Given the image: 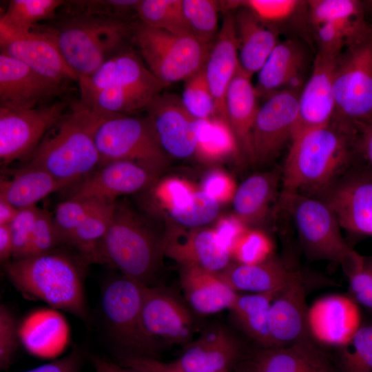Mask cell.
Wrapping results in <instances>:
<instances>
[{
	"mask_svg": "<svg viewBox=\"0 0 372 372\" xmlns=\"http://www.w3.org/2000/svg\"><path fill=\"white\" fill-rule=\"evenodd\" d=\"M104 115L74 103L47 132L26 165L43 169L67 187L76 185L99 165L94 135Z\"/></svg>",
	"mask_w": 372,
	"mask_h": 372,
	"instance_id": "6da1fadb",
	"label": "cell"
},
{
	"mask_svg": "<svg viewBox=\"0 0 372 372\" xmlns=\"http://www.w3.org/2000/svg\"><path fill=\"white\" fill-rule=\"evenodd\" d=\"M83 263L54 250L10 260L3 268L12 285L26 296L85 319Z\"/></svg>",
	"mask_w": 372,
	"mask_h": 372,
	"instance_id": "7a4b0ae2",
	"label": "cell"
},
{
	"mask_svg": "<svg viewBox=\"0 0 372 372\" xmlns=\"http://www.w3.org/2000/svg\"><path fill=\"white\" fill-rule=\"evenodd\" d=\"M351 136L331 124L294 136L282 169V193L325 191L351 160Z\"/></svg>",
	"mask_w": 372,
	"mask_h": 372,
	"instance_id": "3957f363",
	"label": "cell"
},
{
	"mask_svg": "<svg viewBox=\"0 0 372 372\" xmlns=\"http://www.w3.org/2000/svg\"><path fill=\"white\" fill-rule=\"evenodd\" d=\"M133 23L73 14L43 29L79 78L90 76L107 60L130 49L126 45L127 41L132 42Z\"/></svg>",
	"mask_w": 372,
	"mask_h": 372,
	"instance_id": "277c9868",
	"label": "cell"
},
{
	"mask_svg": "<svg viewBox=\"0 0 372 372\" xmlns=\"http://www.w3.org/2000/svg\"><path fill=\"white\" fill-rule=\"evenodd\" d=\"M102 254L103 264L148 286L164 256L163 237L132 208L116 202Z\"/></svg>",
	"mask_w": 372,
	"mask_h": 372,
	"instance_id": "5b68a950",
	"label": "cell"
},
{
	"mask_svg": "<svg viewBox=\"0 0 372 372\" xmlns=\"http://www.w3.org/2000/svg\"><path fill=\"white\" fill-rule=\"evenodd\" d=\"M132 43L147 68L168 86L186 81L205 65L211 46L192 34H177L133 23Z\"/></svg>",
	"mask_w": 372,
	"mask_h": 372,
	"instance_id": "8992f818",
	"label": "cell"
},
{
	"mask_svg": "<svg viewBox=\"0 0 372 372\" xmlns=\"http://www.w3.org/2000/svg\"><path fill=\"white\" fill-rule=\"evenodd\" d=\"M280 198L310 258L338 262L344 271L353 265L360 254L348 246L334 213L322 200L300 193H282Z\"/></svg>",
	"mask_w": 372,
	"mask_h": 372,
	"instance_id": "52a82bcc",
	"label": "cell"
},
{
	"mask_svg": "<svg viewBox=\"0 0 372 372\" xmlns=\"http://www.w3.org/2000/svg\"><path fill=\"white\" fill-rule=\"evenodd\" d=\"M94 138L100 157L99 167L127 161L161 174L168 165L169 156L161 147L147 116L105 114Z\"/></svg>",
	"mask_w": 372,
	"mask_h": 372,
	"instance_id": "ba28073f",
	"label": "cell"
},
{
	"mask_svg": "<svg viewBox=\"0 0 372 372\" xmlns=\"http://www.w3.org/2000/svg\"><path fill=\"white\" fill-rule=\"evenodd\" d=\"M335 126L353 136L355 125L372 119V34L348 45L333 80Z\"/></svg>",
	"mask_w": 372,
	"mask_h": 372,
	"instance_id": "9c48e42d",
	"label": "cell"
},
{
	"mask_svg": "<svg viewBox=\"0 0 372 372\" xmlns=\"http://www.w3.org/2000/svg\"><path fill=\"white\" fill-rule=\"evenodd\" d=\"M145 286L121 275L110 280L102 291L105 320L113 338L127 352L125 356L156 358L158 342L146 333L141 320Z\"/></svg>",
	"mask_w": 372,
	"mask_h": 372,
	"instance_id": "30bf717a",
	"label": "cell"
},
{
	"mask_svg": "<svg viewBox=\"0 0 372 372\" xmlns=\"http://www.w3.org/2000/svg\"><path fill=\"white\" fill-rule=\"evenodd\" d=\"M68 104L58 101L31 109L0 107V160L3 165L28 160L47 132L67 112Z\"/></svg>",
	"mask_w": 372,
	"mask_h": 372,
	"instance_id": "8fae6325",
	"label": "cell"
},
{
	"mask_svg": "<svg viewBox=\"0 0 372 372\" xmlns=\"http://www.w3.org/2000/svg\"><path fill=\"white\" fill-rule=\"evenodd\" d=\"M299 92L281 90L259 107L252 132L254 162L273 158L292 140L298 119Z\"/></svg>",
	"mask_w": 372,
	"mask_h": 372,
	"instance_id": "7c38bea8",
	"label": "cell"
},
{
	"mask_svg": "<svg viewBox=\"0 0 372 372\" xmlns=\"http://www.w3.org/2000/svg\"><path fill=\"white\" fill-rule=\"evenodd\" d=\"M145 111L168 156L185 159L196 154L197 119L187 112L180 96L161 92L150 101Z\"/></svg>",
	"mask_w": 372,
	"mask_h": 372,
	"instance_id": "4fadbf2b",
	"label": "cell"
},
{
	"mask_svg": "<svg viewBox=\"0 0 372 372\" xmlns=\"http://www.w3.org/2000/svg\"><path fill=\"white\" fill-rule=\"evenodd\" d=\"M78 82L80 97L97 90L111 89L154 98L167 87L132 49L110 59L90 76L79 77Z\"/></svg>",
	"mask_w": 372,
	"mask_h": 372,
	"instance_id": "5bb4252c",
	"label": "cell"
},
{
	"mask_svg": "<svg viewBox=\"0 0 372 372\" xmlns=\"http://www.w3.org/2000/svg\"><path fill=\"white\" fill-rule=\"evenodd\" d=\"M163 241L164 256L180 266H196L217 273L230 264L231 253L220 242L214 229L187 228L169 223Z\"/></svg>",
	"mask_w": 372,
	"mask_h": 372,
	"instance_id": "9a60e30c",
	"label": "cell"
},
{
	"mask_svg": "<svg viewBox=\"0 0 372 372\" xmlns=\"http://www.w3.org/2000/svg\"><path fill=\"white\" fill-rule=\"evenodd\" d=\"M159 176L160 174L134 162L112 161L97 167L72 186L69 198L116 202L120 196L144 192Z\"/></svg>",
	"mask_w": 372,
	"mask_h": 372,
	"instance_id": "2e32d148",
	"label": "cell"
},
{
	"mask_svg": "<svg viewBox=\"0 0 372 372\" xmlns=\"http://www.w3.org/2000/svg\"><path fill=\"white\" fill-rule=\"evenodd\" d=\"M340 226L359 234L372 235V170L359 169L322 192Z\"/></svg>",
	"mask_w": 372,
	"mask_h": 372,
	"instance_id": "e0dca14e",
	"label": "cell"
},
{
	"mask_svg": "<svg viewBox=\"0 0 372 372\" xmlns=\"http://www.w3.org/2000/svg\"><path fill=\"white\" fill-rule=\"evenodd\" d=\"M141 320L146 333L156 342L186 345L194 333L188 308L174 294L160 287L145 286Z\"/></svg>",
	"mask_w": 372,
	"mask_h": 372,
	"instance_id": "ac0fdd59",
	"label": "cell"
},
{
	"mask_svg": "<svg viewBox=\"0 0 372 372\" xmlns=\"http://www.w3.org/2000/svg\"><path fill=\"white\" fill-rule=\"evenodd\" d=\"M1 52L23 62L41 75L65 84L78 81L56 42L43 28L24 33L0 34Z\"/></svg>",
	"mask_w": 372,
	"mask_h": 372,
	"instance_id": "d6986e66",
	"label": "cell"
},
{
	"mask_svg": "<svg viewBox=\"0 0 372 372\" xmlns=\"http://www.w3.org/2000/svg\"><path fill=\"white\" fill-rule=\"evenodd\" d=\"M63 85L1 52L0 107L25 110L46 104L61 93Z\"/></svg>",
	"mask_w": 372,
	"mask_h": 372,
	"instance_id": "ffe728a7",
	"label": "cell"
},
{
	"mask_svg": "<svg viewBox=\"0 0 372 372\" xmlns=\"http://www.w3.org/2000/svg\"><path fill=\"white\" fill-rule=\"evenodd\" d=\"M241 358L236 337L225 327L215 325L186 344L176 360L166 363L179 372H228Z\"/></svg>",
	"mask_w": 372,
	"mask_h": 372,
	"instance_id": "44dd1931",
	"label": "cell"
},
{
	"mask_svg": "<svg viewBox=\"0 0 372 372\" xmlns=\"http://www.w3.org/2000/svg\"><path fill=\"white\" fill-rule=\"evenodd\" d=\"M340 56L321 51L316 54L312 73L300 93L298 119L293 136L331 124L335 114L333 80Z\"/></svg>",
	"mask_w": 372,
	"mask_h": 372,
	"instance_id": "7402d4cb",
	"label": "cell"
},
{
	"mask_svg": "<svg viewBox=\"0 0 372 372\" xmlns=\"http://www.w3.org/2000/svg\"><path fill=\"white\" fill-rule=\"evenodd\" d=\"M309 333L319 342L342 347L348 344L360 326L356 302L342 295H331L316 300L308 309Z\"/></svg>",
	"mask_w": 372,
	"mask_h": 372,
	"instance_id": "603a6c76",
	"label": "cell"
},
{
	"mask_svg": "<svg viewBox=\"0 0 372 372\" xmlns=\"http://www.w3.org/2000/svg\"><path fill=\"white\" fill-rule=\"evenodd\" d=\"M302 276L294 270L272 301L269 328L275 347H285L307 339L308 309Z\"/></svg>",
	"mask_w": 372,
	"mask_h": 372,
	"instance_id": "cb8c5ba5",
	"label": "cell"
},
{
	"mask_svg": "<svg viewBox=\"0 0 372 372\" xmlns=\"http://www.w3.org/2000/svg\"><path fill=\"white\" fill-rule=\"evenodd\" d=\"M238 66L234 14L227 12L209 51L205 71L214 101V118L224 121L228 124L225 107L226 95Z\"/></svg>",
	"mask_w": 372,
	"mask_h": 372,
	"instance_id": "d4e9b609",
	"label": "cell"
},
{
	"mask_svg": "<svg viewBox=\"0 0 372 372\" xmlns=\"http://www.w3.org/2000/svg\"><path fill=\"white\" fill-rule=\"evenodd\" d=\"M328 355L308 338L292 344L262 348L245 362V372H309L332 364Z\"/></svg>",
	"mask_w": 372,
	"mask_h": 372,
	"instance_id": "484cf974",
	"label": "cell"
},
{
	"mask_svg": "<svg viewBox=\"0 0 372 372\" xmlns=\"http://www.w3.org/2000/svg\"><path fill=\"white\" fill-rule=\"evenodd\" d=\"M258 98L251 76L239 65L227 92L226 113L239 149L251 162H254L252 132L259 109Z\"/></svg>",
	"mask_w": 372,
	"mask_h": 372,
	"instance_id": "4316f807",
	"label": "cell"
},
{
	"mask_svg": "<svg viewBox=\"0 0 372 372\" xmlns=\"http://www.w3.org/2000/svg\"><path fill=\"white\" fill-rule=\"evenodd\" d=\"M234 21L239 65L252 76L279 43L278 32L246 7L242 6L234 14Z\"/></svg>",
	"mask_w": 372,
	"mask_h": 372,
	"instance_id": "83f0119b",
	"label": "cell"
},
{
	"mask_svg": "<svg viewBox=\"0 0 372 372\" xmlns=\"http://www.w3.org/2000/svg\"><path fill=\"white\" fill-rule=\"evenodd\" d=\"M180 267L181 287L189 305L196 313L210 315L230 309L238 294L217 273L196 266Z\"/></svg>",
	"mask_w": 372,
	"mask_h": 372,
	"instance_id": "f1b7e54d",
	"label": "cell"
},
{
	"mask_svg": "<svg viewBox=\"0 0 372 372\" xmlns=\"http://www.w3.org/2000/svg\"><path fill=\"white\" fill-rule=\"evenodd\" d=\"M282 178V169L254 174L236 189L232 200L233 215L248 228L266 220Z\"/></svg>",
	"mask_w": 372,
	"mask_h": 372,
	"instance_id": "f546056e",
	"label": "cell"
},
{
	"mask_svg": "<svg viewBox=\"0 0 372 372\" xmlns=\"http://www.w3.org/2000/svg\"><path fill=\"white\" fill-rule=\"evenodd\" d=\"M294 270L273 258L255 265L230 263L220 273L219 278L236 292L264 293L279 291Z\"/></svg>",
	"mask_w": 372,
	"mask_h": 372,
	"instance_id": "4dcf8cb0",
	"label": "cell"
},
{
	"mask_svg": "<svg viewBox=\"0 0 372 372\" xmlns=\"http://www.w3.org/2000/svg\"><path fill=\"white\" fill-rule=\"evenodd\" d=\"M12 176L9 179L1 178L0 197L19 209L36 206L50 194L68 188L43 169L28 165Z\"/></svg>",
	"mask_w": 372,
	"mask_h": 372,
	"instance_id": "1f68e13d",
	"label": "cell"
},
{
	"mask_svg": "<svg viewBox=\"0 0 372 372\" xmlns=\"http://www.w3.org/2000/svg\"><path fill=\"white\" fill-rule=\"evenodd\" d=\"M310 15L313 25L330 23L345 33L347 45L358 42L372 34V28L364 19L362 4L355 0L309 1Z\"/></svg>",
	"mask_w": 372,
	"mask_h": 372,
	"instance_id": "d6a6232c",
	"label": "cell"
},
{
	"mask_svg": "<svg viewBox=\"0 0 372 372\" xmlns=\"http://www.w3.org/2000/svg\"><path fill=\"white\" fill-rule=\"evenodd\" d=\"M304 60L302 51L294 42H279L258 72V96L267 99L283 90L291 76L301 72Z\"/></svg>",
	"mask_w": 372,
	"mask_h": 372,
	"instance_id": "836d02e7",
	"label": "cell"
},
{
	"mask_svg": "<svg viewBox=\"0 0 372 372\" xmlns=\"http://www.w3.org/2000/svg\"><path fill=\"white\" fill-rule=\"evenodd\" d=\"M278 293L238 295L229 309L242 331L262 348L275 347L269 328V313Z\"/></svg>",
	"mask_w": 372,
	"mask_h": 372,
	"instance_id": "e575fe53",
	"label": "cell"
},
{
	"mask_svg": "<svg viewBox=\"0 0 372 372\" xmlns=\"http://www.w3.org/2000/svg\"><path fill=\"white\" fill-rule=\"evenodd\" d=\"M116 202L103 204L72 233L67 245L73 247L85 263L103 264V245Z\"/></svg>",
	"mask_w": 372,
	"mask_h": 372,
	"instance_id": "d590c367",
	"label": "cell"
},
{
	"mask_svg": "<svg viewBox=\"0 0 372 372\" xmlns=\"http://www.w3.org/2000/svg\"><path fill=\"white\" fill-rule=\"evenodd\" d=\"M63 0H12L0 18V34L28 32L42 21L56 18Z\"/></svg>",
	"mask_w": 372,
	"mask_h": 372,
	"instance_id": "8d00e7d4",
	"label": "cell"
},
{
	"mask_svg": "<svg viewBox=\"0 0 372 372\" xmlns=\"http://www.w3.org/2000/svg\"><path fill=\"white\" fill-rule=\"evenodd\" d=\"M196 141L195 156L207 163L223 160L240 150L229 125L214 118L197 120Z\"/></svg>",
	"mask_w": 372,
	"mask_h": 372,
	"instance_id": "74e56055",
	"label": "cell"
},
{
	"mask_svg": "<svg viewBox=\"0 0 372 372\" xmlns=\"http://www.w3.org/2000/svg\"><path fill=\"white\" fill-rule=\"evenodd\" d=\"M136 14L142 23L177 34H191L182 0H139Z\"/></svg>",
	"mask_w": 372,
	"mask_h": 372,
	"instance_id": "f35d334b",
	"label": "cell"
},
{
	"mask_svg": "<svg viewBox=\"0 0 372 372\" xmlns=\"http://www.w3.org/2000/svg\"><path fill=\"white\" fill-rule=\"evenodd\" d=\"M189 32L200 43L212 46L218 34L219 1L182 0Z\"/></svg>",
	"mask_w": 372,
	"mask_h": 372,
	"instance_id": "ab89813d",
	"label": "cell"
},
{
	"mask_svg": "<svg viewBox=\"0 0 372 372\" xmlns=\"http://www.w3.org/2000/svg\"><path fill=\"white\" fill-rule=\"evenodd\" d=\"M145 192L146 208L154 214L186 204L195 192L187 182L174 177L158 178Z\"/></svg>",
	"mask_w": 372,
	"mask_h": 372,
	"instance_id": "60d3db41",
	"label": "cell"
},
{
	"mask_svg": "<svg viewBox=\"0 0 372 372\" xmlns=\"http://www.w3.org/2000/svg\"><path fill=\"white\" fill-rule=\"evenodd\" d=\"M108 203L92 198H68L56 207L53 221L60 244H66L72 233L96 209Z\"/></svg>",
	"mask_w": 372,
	"mask_h": 372,
	"instance_id": "b9f144b4",
	"label": "cell"
},
{
	"mask_svg": "<svg viewBox=\"0 0 372 372\" xmlns=\"http://www.w3.org/2000/svg\"><path fill=\"white\" fill-rule=\"evenodd\" d=\"M220 203L202 189L194 193L188 202L167 213L174 223L187 228L203 227L218 216Z\"/></svg>",
	"mask_w": 372,
	"mask_h": 372,
	"instance_id": "7bdbcfd3",
	"label": "cell"
},
{
	"mask_svg": "<svg viewBox=\"0 0 372 372\" xmlns=\"http://www.w3.org/2000/svg\"><path fill=\"white\" fill-rule=\"evenodd\" d=\"M180 99L187 112L196 119L214 118V101L205 67L185 81Z\"/></svg>",
	"mask_w": 372,
	"mask_h": 372,
	"instance_id": "ee69618b",
	"label": "cell"
},
{
	"mask_svg": "<svg viewBox=\"0 0 372 372\" xmlns=\"http://www.w3.org/2000/svg\"><path fill=\"white\" fill-rule=\"evenodd\" d=\"M340 348V372H372V324L360 327L351 341Z\"/></svg>",
	"mask_w": 372,
	"mask_h": 372,
	"instance_id": "f6af8a7d",
	"label": "cell"
},
{
	"mask_svg": "<svg viewBox=\"0 0 372 372\" xmlns=\"http://www.w3.org/2000/svg\"><path fill=\"white\" fill-rule=\"evenodd\" d=\"M139 0H91L68 1L66 15L86 14L131 22L137 17Z\"/></svg>",
	"mask_w": 372,
	"mask_h": 372,
	"instance_id": "bcb514c9",
	"label": "cell"
},
{
	"mask_svg": "<svg viewBox=\"0 0 372 372\" xmlns=\"http://www.w3.org/2000/svg\"><path fill=\"white\" fill-rule=\"evenodd\" d=\"M273 243L269 236L257 228H248L237 240L231 256L238 263L255 265L270 258Z\"/></svg>",
	"mask_w": 372,
	"mask_h": 372,
	"instance_id": "7dc6e473",
	"label": "cell"
},
{
	"mask_svg": "<svg viewBox=\"0 0 372 372\" xmlns=\"http://www.w3.org/2000/svg\"><path fill=\"white\" fill-rule=\"evenodd\" d=\"M39 211L40 208L37 206L21 209L9 225L13 241L12 259H21L28 256L32 231Z\"/></svg>",
	"mask_w": 372,
	"mask_h": 372,
	"instance_id": "c3c4849f",
	"label": "cell"
},
{
	"mask_svg": "<svg viewBox=\"0 0 372 372\" xmlns=\"http://www.w3.org/2000/svg\"><path fill=\"white\" fill-rule=\"evenodd\" d=\"M20 337L19 325L12 311L5 304L0 306V369L12 364Z\"/></svg>",
	"mask_w": 372,
	"mask_h": 372,
	"instance_id": "681fc988",
	"label": "cell"
},
{
	"mask_svg": "<svg viewBox=\"0 0 372 372\" xmlns=\"http://www.w3.org/2000/svg\"><path fill=\"white\" fill-rule=\"evenodd\" d=\"M59 244L53 216L48 210L40 209L32 231L27 257L54 251L55 247Z\"/></svg>",
	"mask_w": 372,
	"mask_h": 372,
	"instance_id": "f907efd6",
	"label": "cell"
},
{
	"mask_svg": "<svg viewBox=\"0 0 372 372\" xmlns=\"http://www.w3.org/2000/svg\"><path fill=\"white\" fill-rule=\"evenodd\" d=\"M347 276L353 300L372 309V257L362 256Z\"/></svg>",
	"mask_w": 372,
	"mask_h": 372,
	"instance_id": "816d5d0a",
	"label": "cell"
},
{
	"mask_svg": "<svg viewBox=\"0 0 372 372\" xmlns=\"http://www.w3.org/2000/svg\"><path fill=\"white\" fill-rule=\"evenodd\" d=\"M238 5L249 9L265 23L280 21L290 17L299 2L295 0H248Z\"/></svg>",
	"mask_w": 372,
	"mask_h": 372,
	"instance_id": "f5cc1de1",
	"label": "cell"
},
{
	"mask_svg": "<svg viewBox=\"0 0 372 372\" xmlns=\"http://www.w3.org/2000/svg\"><path fill=\"white\" fill-rule=\"evenodd\" d=\"M237 187L228 174L215 169L205 176L201 189L222 203L233 200Z\"/></svg>",
	"mask_w": 372,
	"mask_h": 372,
	"instance_id": "db71d44e",
	"label": "cell"
},
{
	"mask_svg": "<svg viewBox=\"0 0 372 372\" xmlns=\"http://www.w3.org/2000/svg\"><path fill=\"white\" fill-rule=\"evenodd\" d=\"M316 28L319 51L340 55L341 49L347 45L348 40L343 30L335 24L326 23Z\"/></svg>",
	"mask_w": 372,
	"mask_h": 372,
	"instance_id": "11a10c76",
	"label": "cell"
},
{
	"mask_svg": "<svg viewBox=\"0 0 372 372\" xmlns=\"http://www.w3.org/2000/svg\"><path fill=\"white\" fill-rule=\"evenodd\" d=\"M248 229L233 214L220 218L214 228L220 242L230 253L235 242Z\"/></svg>",
	"mask_w": 372,
	"mask_h": 372,
	"instance_id": "9f6ffc18",
	"label": "cell"
},
{
	"mask_svg": "<svg viewBox=\"0 0 372 372\" xmlns=\"http://www.w3.org/2000/svg\"><path fill=\"white\" fill-rule=\"evenodd\" d=\"M82 357L73 350L66 356L23 372H80Z\"/></svg>",
	"mask_w": 372,
	"mask_h": 372,
	"instance_id": "6f0895ef",
	"label": "cell"
},
{
	"mask_svg": "<svg viewBox=\"0 0 372 372\" xmlns=\"http://www.w3.org/2000/svg\"><path fill=\"white\" fill-rule=\"evenodd\" d=\"M121 365L143 372H179L169 367L166 362L156 358L136 356L121 357Z\"/></svg>",
	"mask_w": 372,
	"mask_h": 372,
	"instance_id": "680465c9",
	"label": "cell"
},
{
	"mask_svg": "<svg viewBox=\"0 0 372 372\" xmlns=\"http://www.w3.org/2000/svg\"><path fill=\"white\" fill-rule=\"evenodd\" d=\"M355 133L358 136L360 149L372 170V119L358 123L355 125Z\"/></svg>",
	"mask_w": 372,
	"mask_h": 372,
	"instance_id": "91938a15",
	"label": "cell"
},
{
	"mask_svg": "<svg viewBox=\"0 0 372 372\" xmlns=\"http://www.w3.org/2000/svg\"><path fill=\"white\" fill-rule=\"evenodd\" d=\"M13 241L9 225H0V260L4 264L12 258Z\"/></svg>",
	"mask_w": 372,
	"mask_h": 372,
	"instance_id": "94428289",
	"label": "cell"
},
{
	"mask_svg": "<svg viewBox=\"0 0 372 372\" xmlns=\"http://www.w3.org/2000/svg\"><path fill=\"white\" fill-rule=\"evenodd\" d=\"M91 362L96 372H143L121 364H116L97 355L91 357Z\"/></svg>",
	"mask_w": 372,
	"mask_h": 372,
	"instance_id": "6125c7cd",
	"label": "cell"
},
{
	"mask_svg": "<svg viewBox=\"0 0 372 372\" xmlns=\"http://www.w3.org/2000/svg\"><path fill=\"white\" fill-rule=\"evenodd\" d=\"M19 210L8 200L0 197V225H9Z\"/></svg>",
	"mask_w": 372,
	"mask_h": 372,
	"instance_id": "be15d7a7",
	"label": "cell"
},
{
	"mask_svg": "<svg viewBox=\"0 0 372 372\" xmlns=\"http://www.w3.org/2000/svg\"><path fill=\"white\" fill-rule=\"evenodd\" d=\"M309 372H338L333 364H331L319 369Z\"/></svg>",
	"mask_w": 372,
	"mask_h": 372,
	"instance_id": "e7e4bbea",
	"label": "cell"
}]
</instances>
